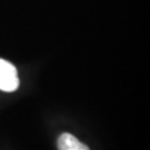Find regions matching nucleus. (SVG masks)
I'll list each match as a JSON object with an SVG mask.
<instances>
[{
  "instance_id": "f257e3e1",
  "label": "nucleus",
  "mask_w": 150,
  "mask_h": 150,
  "mask_svg": "<svg viewBox=\"0 0 150 150\" xmlns=\"http://www.w3.org/2000/svg\"><path fill=\"white\" fill-rule=\"evenodd\" d=\"M19 87L16 67L9 61L0 59V90L12 92Z\"/></svg>"
},
{
  "instance_id": "f03ea898",
  "label": "nucleus",
  "mask_w": 150,
  "mask_h": 150,
  "mask_svg": "<svg viewBox=\"0 0 150 150\" xmlns=\"http://www.w3.org/2000/svg\"><path fill=\"white\" fill-rule=\"evenodd\" d=\"M58 149L59 150H89L85 144L76 138L75 136L64 132L58 139Z\"/></svg>"
}]
</instances>
